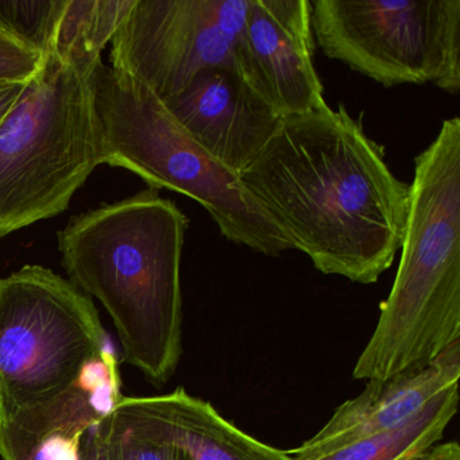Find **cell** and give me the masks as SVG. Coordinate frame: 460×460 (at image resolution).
Wrapping results in <instances>:
<instances>
[{
	"mask_svg": "<svg viewBox=\"0 0 460 460\" xmlns=\"http://www.w3.org/2000/svg\"><path fill=\"white\" fill-rule=\"evenodd\" d=\"M385 155L339 103L282 118L239 180L317 270L376 284L402 246L411 200Z\"/></svg>",
	"mask_w": 460,
	"mask_h": 460,
	"instance_id": "cell-1",
	"label": "cell"
},
{
	"mask_svg": "<svg viewBox=\"0 0 460 460\" xmlns=\"http://www.w3.org/2000/svg\"><path fill=\"white\" fill-rule=\"evenodd\" d=\"M188 226L174 201L147 187L76 215L58 233L69 281L98 298L114 322L126 363L157 387L181 360Z\"/></svg>",
	"mask_w": 460,
	"mask_h": 460,
	"instance_id": "cell-2",
	"label": "cell"
},
{
	"mask_svg": "<svg viewBox=\"0 0 460 460\" xmlns=\"http://www.w3.org/2000/svg\"><path fill=\"white\" fill-rule=\"evenodd\" d=\"M460 343V118L414 158L408 222L392 290L354 379L386 381Z\"/></svg>",
	"mask_w": 460,
	"mask_h": 460,
	"instance_id": "cell-3",
	"label": "cell"
},
{
	"mask_svg": "<svg viewBox=\"0 0 460 460\" xmlns=\"http://www.w3.org/2000/svg\"><path fill=\"white\" fill-rule=\"evenodd\" d=\"M102 165L198 201L228 242L268 257L293 250L239 177L209 155L152 91L102 61L93 74Z\"/></svg>",
	"mask_w": 460,
	"mask_h": 460,
	"instance_id": "cell-4",
	"label": "cell"
},
{
	"mask_svg": "<svg viewBox=\"0 0 460 460\" xmlns=\"http://www.w3.org/2000/svg\"><path fill=\"white\" fill-rule=\"evenodd\" d=\"M101 63L45 56L0 126V239L63 214L102 165L93 98Z\"/></svg>",
	"mask_w": 460,
	"mask_h": 460,
	"instance_id": "cell-5",
	"label": "cell"
},
{
	"mask_svg": "<svg viewBox=\"0 0 460 460\" xmlns=\"http://www.w3.org/2000/svg\"><path fill=\"white\" fill-rule=\"evenodd\" d=\"M110 349L93 298L40 265L0 279V421L72 386Z\"/></svg>",
	"mask_w": 460,
	"mask_h": 460,
	"instance_id": "cell-6",
	"label": "cell"
},
{
	"mask_svg": "<svg viewBox=\"0 0 460 460\" xmlns=\"http://www.w3.org/2000/svg\"><path fill=\"white\" fill-rule=\"evenodd\" d=\"M314 41L385 88L460 91V0H311Z\"/></svg>",
	"mask_w": 460,
	"mask_h": 460,
	"instance_id": "cell-7",
	"label": "cell"
},
{
	"mask_svg": "<svg viewBox=\"0 0 460 460\" xmlns=\"http://www.w3.org/2000/svg\"><path fill=\"white\" fill-rule=\"evenodd\" d=\"M249 7L250 0H136L112 39L110 66L164 103L206 69H230L252 87Z\"/></svg>",
	"mask_w": 460,
	"mask_h": 460,
	"instance_id": "cell-8",
	"label": "cell"
},
{
	"mask_svg": "<svg viewBox=\"0 0 460 460\" xmlns=\"http://www.w3.org/2000/svg\"><path fill=\"white\" fill-rule=\"evenodd\" d=\"M246 49L252 87L279 117L327 109L314 68L311 0H250Z\"/></svg>",
	"mask_w": 460,
	"mask_h": 460,
	"instance_id": "cell-9",
	"label": "cell"
},
{
	"mask_svg": "<svg viewBox=\"0 0 460 460\" xmlns=\"http://www.w3.org/2000/svg\"><path fill=\"white\" fill-rule=\"evenodd\" d=\"M165 106L209 155L238 177L282 120L244 77L225 68L201 72Z\"/></svg>",
	"mask_w": 460,
	"mask_h": 460,
	"instance_id": "cell-10",
	"label": "cell"
},
{
	"mask_svg": "<svg viewBox=\"0 0 460 460\" xmlns=\"http://www.w3.org/2000/svg\"><path fill=\"white\" fill-rule=\"evenodd\" d=\"M122 397L110 349L66 392L0 421V459L74 460L83 435Z\"/></svg>",
	"mask_w": 460,
	"mask_h": 460,
	"instance_id": "cell-11",
	"label": "cell"
},
{
	"mask_svg": "<svg viewBox=\"0 0 460 460\" xmlns=\"http://www.w3.org/2000/svg\"><path fill=\"white\" fill-rule=\"evenodd\" d=\"M460 343L422 370L386 381H368L357 397L341 403L327 424L297 448L295 460H314L354 441L405 427L428 406L459 387Z\"/></svg>",
	"mask_w": 460,
	"mask_h": 460,
	"instance_id": "cell-12",
	"label": "cell"
},
{
	"mask_svg": "<svg viewBox=\"0 0 460 460\" xmlns=\"http://www.w3.org/2000/svg\"><path fill=\"white\" fill-rule=\"evenodd\" d=\"M111 414L128 429L171 444L190 460H295L247 435L184 387L169 394L122 397Z\"/></svg>",
	"mask_w": 460,
	"mask_h": 460,
	"instance_id": "cell-13",
	"label": "cell"
},
{
	"mask_svg": "<svg viewBox=\"0 0 460 460\" xmlns=\"http://www.w3.org/2000/svg\"><path fill=\"white\" fill-rule=\"evenodd\" d=\"M136 0H56L44 55L74 63L102 60Z\"/></svg>",
	"mask_w": 460,
	"mask_h": 460,
	"instance_id": "cell-14",
	"label": "cell"
},
{
	"mask_svg": "<svg viewBox=\"0 0 460 460\" xmlns=\"http://www.w3.org/2000/svg\"><path fill=\"white\" fill-rule=\"evenodd\" d=\"M459 406V387L428 406L405 427L354 441L314 460H414L436 444Z\"/></svg>",
	"mask_w": 460,
	"mask_h": 460,
	"instance_id": "cell-15",
	"label": "cell"
},
{
	"mask_svg": "<svg viewBox=\"0 0 460 460\" xmlns=\"http://www.w3.org/2000/svg\"><path fill=\"white\" fill-rule=\"evenodd\" d=\"M55 0H0V26L44 53Z\"/></svg>",
	"mask_w": 460,
	"mask_h": 460,
	"instance_id": "cell-16",
	"label": "cell"
},
{
	"mask_svg": "<svg viewBox=\"0 0 460 460\" xmlns=\"http://www.w3.org/2000/svg\"><path fill=\"white\" fill-rule=\"evenodd\" d=\"M107 459L109 460H190V457L171 444L144 438L120 425L106 414Z\"/></svg>",
	"mask_w": 460,
	"mask_h": 460,
	"instance_id": "cell-17",
	"label": "cell"
},
{
	"mask_svg": "<svg viewBox=\"0 0 460 460\" xmlns=\"http://www.w3.org/2000/svg\"><path fill=\"white\" fill-rule=\"evenodd\" d=\"M45 66V55L0 26V83L33 80Z\"/></svg>",
	"mask_w": 460,
	"mask_h": 460,
	"instance_id": "cell-18",
	"label": "cell"
},
{
	"mask_svg": "<svg viewBox=\"0 0 460 460\" xmlns=\"http://www.w3.org/2000/svg\"><path fill=\"white\" fill-rule=\"evenodd\" d=\"M74 460H109L107 459L106 414L98 424L93 425L80 438Z\"/></svg>",
	"mask_w": 460,
	"mask_h": 460,
	"instance_id": "cell-19",
	"label": "cell"
},
{
	"mask_svg": "<svg viewBox=\"0 0 460 460\" xmlns=\"http://www.w3.org/2000/svg\"><path fill=\"white\" fill-rule=\"evenodd\" d=\"M31 82L0 83V126L12 114Z\"/></svg>",
	"mask_w": 460,
	"mask_h": 460,
	"instance_id": "cell-20",
	"label": "cell"
},
{
	"mask_svg": "<svg viewBox=\"0 0 460 460\" xmlns=\"http://www.w3.org/2000/svg\"><path fill=\"white\" fill-rule=\"evenodd\" d=\"M414 460H460V446L457 441L438 443Z\"/></svg>",
	"mask_w": 460,
	"mask_h": 460,
	"instance_id": "cell-21",
	"label": "cell"
},
{
	"mask_svg": "<svg viewBox=\"0 0 460 460\" xmlns=\"http://www.w3.org/2000/svg\"></svg>",
	"mask_w": 460,
	"mask_h": 460,
	"instance_id": "cell-22",
	"label": "cell"
}]
</instances>
